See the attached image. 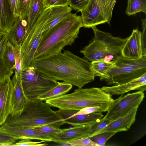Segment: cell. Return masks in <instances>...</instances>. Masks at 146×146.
<instances>
[{
    "mask_svg": "<svg viewBox=\"0 0 146 146\" xmlns=\"http://www.w3.org/2000/svg\"><path fill=\"white\" fill-rule=\"evenodd\" d=\"M71 146H99L89 138L84 137L68 141Z\"/></svg>",
    "mask_w": 146,
    "mask_h": 146,
    "instance_id": "obj_31",
    "label": "cell"
},
{
    "mask_svg": "<svg viewBox=\"0 0 146 146\" xmlns=\"http://www.w3.org/2000/svg\"><path fill=\"white\" fill-rule=\"evenodd\" d=\"M92 28L94 33L93 40L80 51L85 59L91 62L103 60L108 62L122 56V49L126 38L114 36L99 30L96 26Z\"/></svg>",
    "mask_w": 146,
    "mask_h": 146,
    "instance_id": "obj_5",
    "label": "cell"
},
{
    "mask_svg": "<svg viewBox=\"0 0 146 146\" xmlns=\"http://www.w3.org/2000/svg\"><path fill=\"white\" fill-rule=\"evenodd\" d=\"M11 9L14 15L19 17L18 0H8Z\"/></svg>",
    "mask_w": 146,
    "mask_h": 146,
    "instance_id": "obj_41",
    "label": "cell"
},
{
    "mask_svg": "<svg viewBox=\"0 0 146 146\" xmlns=\"http://www.w3.org/2000/svg\"><path fill=\"white\" fill-rule=\"evenodd\" d=\"M114 66L102 80L108 85H120L137 78L146 72V57L131 60L121 56L113 61Z\"/></svg>",
    "mask_w": 146,
    "mask_h": 146,
    "instance_id": "obj_6",
    "label": "cell"
},
{
    "mask_svg": "<svg viewBox=\"0 0 146 146\" xmlns=\"http://www.w3.org/2000/svg\"><path fill=\"white\" fill-rule=\"evenodd\" d=\"M76 110L59 109L56 112L63 118L65 123L72 126L91 125L103 117L102 112H94L87 114L74 115Z\"/></svg>",
    "mask_w": 146,
    "mask_h": 146,
    "instance_id": "obj_12",
    "label": "cell"
},
{
    "mask_svg": "<svg viewBox=\"0 0 146 146\" xmlns=\"http://www.w3.org/2000/svg\"><path fill=\"white\" fill-rule=\"evenodd\" d=\"M19 17L15 16L8 0H0V29L8 33Z\"/></svg>",
    "mask_w": 146,
    "mask_h": 146,
    "instance_id": "obj_21",
    "label": "cell"
},
{
    "mask_svg": "<svg viewBox=\"0 0 146 146\" xmlns=\"http://www.w3.org/2000/svg\"><path fill=\"white\" fill-rule=\"evenodd\" d=\"M27 21L19 17L8 33V40L13 46L21 48L27 33Z\"/></svg>",
    "mask_w": 146,
    "mask_h": 146,
    "instance_id": "obj_20",
    "label": "cell"
},
{
    "mask_svg": "<svg viewBox=\"0 0 146 146\" xmlns=\"http://www.w3.org/2000/svg\"><path fill=\"white\" fill-rule=\"evenodd\" d=\"M143 12L146 14V0H127L125 13L128 16Z\"/></svg>",
    "mask_w": 146,
    "mask_h": 146,
    "instance_id": "obj_25",
    "label": "cell"
},
{
    "mask_svg": "<svg viewBox=\"0 0 146 146\" xmlns=\"http://www.w3.org/2000/svg\"><path fill=\"white\" fill-rule=\"evenodd\" d=\"M90 0H68V6L75 10L80 11L87 6Z\"/></svg>",
    "mask_w": 146,
    "mask_h": 146,
    "instance_id": "obj_33",
    "label": "cell"
},
{
    "mask_svg": "<svg viewBox=\"0 0 146 146\" xmlns=\"http://www.w3.org/2000/svg\"><path fill=\"white\" fill-rule=\"evenodd\" d=\"M112 95L101 88H78L71 93L46 100L50 107L59 109L79 111L90 106L110 105L114 100Z\"/></svg>",
    "mask_w": 146,
    "mask_h": 146,
    "instance_id": "obj_4",
    "label": "cell"
},
{
    "mask_svg": "<svg viewBox=\"0 0 146 146\" xmlns=\"http://www.w3.org/2000/svg\"><path fill=\"white\" fill-rule=\"evenodd\" d=\"M16 140L13 137L0 132V146H11Z\"/></svg>",
    "mask_w": 146,
    "mask_h": 146,
    "instance_id": "obj_39",
    "label": "cell"
},
{
    "mask_svg": "<svg viewBox=\"0 0 146 146\" xmlns=\"http://www.w3.org/2000/svg\"><path fill=\"white\" fill-rule=\"evenodd\" d=\"M141 32L137 28L133 30L131 35L126 38L122 49V55L131 60L139 59L143 56L141 38Z\"/></svg>",
    "mask_w": 146,
    "mask_h": 146,
    "instance_id": "obj_13",
    "label": "cell"
},
{
    "mask_svg": "<svg viewBox=\"0 0 146 146\" xmlns=\"http://www.w3.org/2000/svg\"><path fill=\"white\" fill-rule=\"evenodd\" d=\"M72 85L65 82H58L55 87L39 96L38 99L42 101L57 97L66 94L72 88Z\"/></svg>",
    "mask_w": 146,
    "mask_h": 146,
    "instance_id": "obj_23",
    "label": "cell"
},
{
    "mask_svg": "<svg viewBox=\"0 0 146 146\" xmlns=\"http://www.w3.org/2000/svg\"><path fill=\"white\" fill-rule=\"evenodd\" d=\"M45 8L52 7L68 5V0H43Z\"/></svg>",
    "mask_w": 146,
    "mask_h": 146,
    "instance_id": "obj_35",
    "label": "cell"
},
{
    "mask_svg": "<svg viewBox=\"0 0 146 146\" xmlns=\"http://www.w3.org/2000/svg\"><path fill=\"white\" fill-rule=\"evenodd\" d=\"M82 27L81 16L71 13L41 38L34 59L57 53L65 46H72L78 37L80 29Z\"/></svg>",
    "mask_w": 146,
    "mask_h": 146,
    "instance_id": "obj_2",
    "label": "cell"
},
{
    "mask_svg": "<svg viewBox=\"0 0 146 146\" xmlns=\"http://www.w3.org/2000/svg\"><path fill=\"white\" fill-rule=\"evenodd\" d=\"M52 7L45 8L34 25L27 32L20 48L21 70L29 67L34 59L36 49L41 39L42 34L48 20Z\"/></svg>",
    "mask_w": 146,
    "mask_h": 146,
    "instance_id": "obj_8",
    "label": "cell"
},
{
    "mask_svg": "<svg viewBox=\"0 0 146 146\" xmlns=\"http://www.w3.org/2000/svg\"><path fill=\"white\" fill-rule=\"evenodd\" d=\"M8 40V33L3 31L0 32V59L3 57Z\"/></svg>",
    "mask_w": 146,
    "mask_h": 146,
    "instance_id": "obj_36",
    "label": "cell"
},
{
    "mask_svg": "<svg viewBox=\"0 0 146 146\" xmlns=\"http://www.w3.org/2000/svg\"><path fill=\"white\" fill-rule=\"evenodd\" d=\"M72 10V8L67 5L52 7L49 17L42 34V38L52 27L69 15Z\"/></svg>",
    "mask_w": 146,
    "mask_h": 146,
    "instance_id": "obj_19",
    "label": "cell"
},
{
    "mask_svg": "<svg viewBox=\"0 0 146 146\" xmlns=\"http://www.w3.org/2000/svg\"><path fill=\"white\" fill-rule=\"evenodd\" d=\"M50 107L38 99L29 100L21 113L17 117L9 115L4 124L17 128H35L47 125L59 127L65 123L64 120Z\"/></svg>",
    "mask_w": 146,
    "mask_h": 146,
    "instance_id": "obj_3",
    "label": "cell"
},
{
    "mask_svg": "<svg viewBox=\"0 0 146 146\" xmlns=\"http://www.w3.org/2000/svg\"><path fill=\"white\" fill-rule=\"evenodd\" d=\"M11 76L0 78V126L4 124L10 114L13 84Z\"/></svg>",
    "mask_w": 146,
    "mask_h": 146,
    "instance_id": "obj_11",
    "label": "cell"
},
{
    "mask_svg": "<svg viewBox=\"0 0 146 146\" xmlns=\"http://www.w3.org/2000/svg\"><path fill=\"white\" fill-rule=\"evenodd\" d=\"M13 73V70L10 69L3 59H0V78L8 75L11 76Z\"/></svg>",
    "mask_w": 146,
    "mask_h": 146,
    "instance_id": "obj_40",
    "label": "cell"
},
{
    "mask_svg": "<svg viewBox=\"0 0 146 146\" xmlns=\"http://www.w3.org/2000/svg\"><path fill=\"white\" fill-rule=\"evenodd\" d=\"M91 127V125H84L62 129L61 133L54 135L55 142L63 144L73 140L84 137L88 138Z\"/></svg>",
    "mask_w": 146,
    "mask_h": 146,
    "instance_id": "obj_18",
    "label": "cell"
},
{
    "mask_svg": "<svg viewBox=\"0 0 146 146\" xmlns=\"http://www.w3.org/2000/svg\"><path fill=\"white\" fill-rule=\"evenodd\" d=\"M30 66L54 80L82 88L94 80L91 62L65 50L34 59Z\"/></svg>",
    "mask_w": 146,
    "mask_h": 146,
    "instance_id": "obj_1",
    "label": "cell"
},
{
    "mask_svg": "<svg viewBox=\"0 0 146 146\" xmlns=\"http://www.w3.org/2000/svg\"><path fill=\"white\" fill-rule=\"evenodd\" d=\"M12 81L13 89L11 99V112L12 117H17L22 112L27 103L28 99L24 94L19 79L15 74Z\"/></svg>",
    "mask_w": 146,
    "mask_h": 146,
    "instance_id": "obj_14",
    "label": "cell"
},
{
    "mask_svg": "<svg viewBox=\"0 0 146 146\" xmlns=\"http://www.w3.org/2000/svg\"><path fill=\"white\" fill-rule=\"evenodd\" d=\"M110 105H105L86 107L79 111L76 110L74 114H87L94 112L107 111Z\"/></svg>",
    "mask_w": 146,
    "mask_h": 146,
    "instance_id": "obj_29",
    "label": "cell"
},
{
    "mask_svg": "<svg viewBox=\"0 0 146 146\" xmlns=\"http://www.w3.org/2000/svg\"><path fill=\"white\" fill-rule=\"evenodd\" d=\"M111 121L104 117L98 120L91 125L88 138L106 126Z\"/></svg>",
    "mask_w": 146,
    "mask_h": 146,
    "instance_id": "obj_30",
    "label": "cell"
},
{
    "mask_svg": "<svg viewBox=\"0 0 146 146\" xmlns=\"http://www.w3.org/2000/svg\"><path fill=\"white\" fill-rule=\"evenodd\" d=\"M116 133L114 132H106L93 135L89 138L99 146H104L107 141Z\"/></svg>",
    "mask_w": 146,
    "mask_h": 146,
    "instance_id": "obj_27",
    "label": "cell"
},
{
    "mask_svg": "<svg viewBox=\"0 0 146 146\" xmlns=\"http://www.w3.org/2000/svg\"><path fill=\"white\" fill-rule=\"evenodd\" d=\"M143 31L141 33V38L143 56L146 57V19L141 20Z\"/></svg>",
    "mask_w": 146,
    "mask_h": 146,
    "instance_id": "obj_37",
    "label": "cell"
},
{
    "mask_svg": "<svg viewBox=\"0 0 146 146\" xmlns=\"http://www.w3.org/2000/svg\"><path fill=\"white\" fill-rule=\"evenodd\" d=\"M138 107L134 108L126 115L111 121L106 126L93 135L106 132H114L117 133L128 130L135 121Z\"/></svg>",
    "mask_w": 146,
    "mask_h": 146,
    "instance_id": "obj_17",
    "label": "cell"
},
{
    "mask_svg": "<svg viewBox=\"0 0 146 146\" xmlns=\"http://www.w3.org/2000/svg\"><path fill=\"white\" fill-rule=\"evenodd\" d=\"M33 0H18L19 17L25 19L28 15Z\"/></svg>",
    "mask_w": 146,
    "mask_h": 146,
    "instance_id": "obj_28",
    "label": "cell"
},
{
    "mask_svg": "<svg viewBox=\"0 0 146 146\" xmlns=\"http://www.w3.org/2000/svg\"><path fill=\"white\" fill-rule=\"evenodd\" d=\"M1 31H2L0 29V32H1Z\"/></svg>",
    "mask_w": 146,
    "mask_h": 146,
    "instance_id": "obj_42",
    "label": "cell"
},
{
    "mask_svg": "<svg viewBox=\"0 0 146 146\" xmlns=\"http://www.w3.org/2000/svg\"><path fill=\"white\" fill-rule=\"evenodd\" d=\"M45 9L43 0H33L29 12L26 17L27 32L34 25Z\"/></svg>",
    "mask_w": 146,
    "mask_h": 146,
    "instance_id": "obj_22",
    "label": "cell"
},
{
    "mask_svg": "<svg viewBox=\"0 0 146 146\" xmlns=\"http://www.w3.org/2000/svg\"><path fill=\"white\" fill-rule=\"evenodd\" d=\"M15 58V66L14 69L15 74L18 75L21 71V47L13 46Z\"/></svg>",
    "mask_w": 146,
    "mask_h": 146,
    "instance_id": "obj_32",
    "label": "cell"
},
{
    "mask_svg": "<svg viewBox=\"0 0 146 146\" xmlns=\"http://www.w3.org/2000/svg\"><path fill=\"white\" fill-rule=\"evenodd\" d=\"M0 132L16 139H36L46 142H55V134L46 133L34 128H17L3 124L0 127Z\"/></svg>",
    "mask_w": 146,
    "mask_h": 146,
    "instance_id": "obj_10",
    "label": "cell"
},
{
    "mask_svg": "<svg viewBox=\"0 0 146 146\" xmlns=\"http://www.w3.org/2000/svg\"><path fill=\"white\" fill-rule=\"evenodd\" d=\"M114 66L113 61L106 62L103 60H98L91 62V68L94 76H99L101 80L106 76L107 72Z\"/></svg>",
    "mask_w": 146,
    "mask_h": 146,
    "instance_id": "obj_24",
    "label": "cell"
},
{
    "mask_svg": "<svg viewBox=\"0 0 146 146\" xmlns=\"http://www.w3.org/2000/svg\"><path fill=\"white\" fill-rule=\"evenodd\" d=\"M45 142L44 141L38 142L32 141L28 139H23L17 143L12 144L11 146H46L48 144L46 143H41Z\"/></svg>",
    "mask_w": 146,
    "mask_h": 146,
    "instance_id": "obj_34",
    "label": "cell"
},
{
    "mask_svg": "<svg viewBox=\"0 0 146 146\" xmlns=\"http://www.w3.org/2000/svg\"><path fill=\"white\" fill-rule=\"evenodd\" d=\"M17 75L25 94L30 100L38 99V97L56 86L58 82L44 75L31 66L21 70L19 74Z\"/></svg>",
    "mask_w": 146,
    "mask_h": 146,
    "instance_id": "obj_7",
    "label": "cell"
},
{
    "mask_svg": "<svg viewBox=\"0 0 146 146\" xmlns=\"http://www.w3.org/2000/svg\"><path fill=\"white\" fill-rule=\"evenodd\" d=\"M2 59L10 69L14 70L15 66L14 47L9 40L7 43Z\"/></svg>",
    "mask_w": 146,
    "mask_h": 146,
    "instance_id": "obj_26",
    "label": "cell"
},
{
    "mask_svg": "<svg viewBox=\"0 0 146 146\" xmlns=\"http://www.w3.org/2000/svg\"><path fill=\"white\" fill-rule=\"evenodd\" d=\"M34 128L46 133L53 134L59 133L62 131V129L59 127L49 125L42 126Z\"/></svg>",
    "mask_w": 146,
    "mask_h": 146,
    "instance_id": "obj_38",
    "label": "cell"
},
{
    "mask_svg": "<svg viewBox=\"0 0 146 146\" xmlns=\"http://www.w3.org/2000/svg\"><path fill=\"white\" fill-rule=\"evenodd\" d=\"M101 88L112 95L123 94L134 90L144 92L146 90V72L140 77L127 83L111 86H104Z\"/></svg>",
    "mask_w": 146,
    "mask_h": 146,
    "instance_id": "obj_16",
    "label": "cell"
},
{
    "mask_svg": "<svg viewBox=\"0 0 146 146\" xmlns=\"http://www.w3.org/2000/svg\"><path fill=\"white\" fill-rule=\"evenodd\" d=\"M80 12L83 27L92 28L106 22L96 0H90L86 7Z\"/></svg>",
    "mask_w": 146,
    "mask_h": 146,
    "instance_id": "obj_15",
    "label": "cell"
},
{
    "mask_svg": "<svg viewBox=\"0 0 146 146\" xmlns=\"http://www.w3.org/2000/svg\"><path fill=\"white\" fill-rule=\"evenodd\" d=\"M123 95L114 100L104 118L112 121L126 115L134 108L139 107L145 97L143 92L141 91Z\"/></svg>",
    "mask_w": 146,
    "mask_h": 146,
    "instance_id": "obj_9",
    "label": "cell"
}]
</instances>
